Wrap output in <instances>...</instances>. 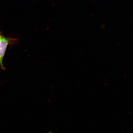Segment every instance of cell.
Instances as JSON below:
<instances>
[{
	"instance_id": "obj_1",
	"label": "cell",
	"mask_w": 133,
	"mask_h": 133,
	"mask_svg": "<svg viewBox=\"0 0 133 133\" xmlns=\"http://www.w3.org/2000/svg\"><path fill=\"white\" fill-rule=\"evenodd\" d=\"M19 39L17 38L6 37L3 36L0 40V67L5 70V68L3 64V59L8 45L17 43Z\"/></svg>"
},
{
	"instance_id": "obj_2",
	"label": "cell",
	"mask_w": 133,
	"mask_h": 133,
	"mask_svg": "<svg viewBox=\"0 0 133 133\" xmlns=\"http://www.w3.org/2000/svg\"><path fill=\"white\" fill-rule=\"evenodd\" d=\"M4 35H3L2 32L0 31V40H1V39L2 38V37Z\"/></svg>"
},
{
	"instance_id": "obj_3",
	"label": "cell",
	"mask_w": 133,
	"mask_h": 133,
	"mask_svg": "<svg viewBox=\"0 0 133 133\" xmlns=\"http://www.w3.org/2000/svg\"><path fill=\"white\" fill-rule=\"evenodd\" d=\"M48 133H53L52 132H48Z\"/></svg>"
}]
</instances>
